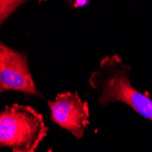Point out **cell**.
<instances>
[{
	"instance_id": "obj_7",
	"label": "cell",
	"mask_w": 152,
	"mask_h": 152,
	"mask_svg": "<svg viewBox=\"0 0 152 152\" xmlns=\"http://www.w3.org/2000/svg\"><path fill=\"white\" fill-rule=\"evenodd\" d=\"M46 152H53V150H52L51 148H49V149H48V151H46Z\"/></svg>"
},
{
	"instance_id": "obj_4",
	"label": "cell",
	"mask_w": 152,
	"mask_h": 152,
	"mask_svg": "<svg viewBox=\"0 0 152 152\" xmlns=\"http://www.w3.org/2000/svg\"><path fill=\"white\" fill-rule=\"evenodd\" d=\"M48 105L54 123L70 132L77 140L84 136L90 123V111L88 103L83 101L77 92L58 93Z\"/></svg>"
},
{
	"instance_id": "obj_3",
	"label": "cell",
	"mask_w": 152,
	"mask_h": 152,
	"mask_svg": "<svg viewBox=\"0 0 152 152\" xmlns=\"http://www.w3.org/2000/svg\"><path fill=\"white\" fill-rule=\"evenodd\" d=\"M14 90L44 99L33 79L26 53L0 43V92Z\"/></svg>"
},
{
	"instance_id": "obj_5",
	"label": "cell",
	"mask_w": 152,
	"mask_h": 152,
	"mask_svg": "<svg viewBox=\"0 0 152 152\" xmlns=\"http://www.w3.org/2000/svg\"><path fill=\"white\" fill-rule=\"evenodd\" d=\"M25 1H17V0H1L0 1V18H1V24L4 23L12 14L15 12L21 5H23Z\"/></svg>"
},
{
	"instance_id": "obj_6",
	"label": "cell",
	"mask_w": 152,
	"mask_h": 152,
	"mask_svg": "<svg viewBox=\"0 0 152 152\" xmlns=\"http://www.w3.org/2000/svg\"><path fill=\"white\" fill-rule=\"evenodd\" d=\"M89 3V1H85V0H77V1H74L72 2V6L74 7H85L86 5H88Z\"/></svg>"
},
{
	"instance_id": "obj_1",
	"label": "cell",
	"mask_w": 152,
	"mask_h": 152,
	"mask_svg": "<svg viewBox=\"0 0 152 152\" xmlns=\"http://www.w3.org/2000/svg\"><path fill=\"white\" fill-rule=\"evenodd\" d=\"M130 71L131 67L118 55L106 56L91 73L88 84L98 94L100 106L121 102L152 121V99L132 86Z\"/></svg>"
},
{
	"instance_id": "obj_2",
	"label": "cell",
	"mask_w": 152,
	"mask_h": 152,
	"mask_svg": "<svg viewBox=\"0 0 152 152\" xmlns=\"http://www.w3.org/2000/svg\"><path fill=\"white\" fill-rule=\"evenodd\" d=\"M48 132L43 115L31 106L14 103L0 112V146L12 152H35Z\"/></svg>"
}]
</instances>
